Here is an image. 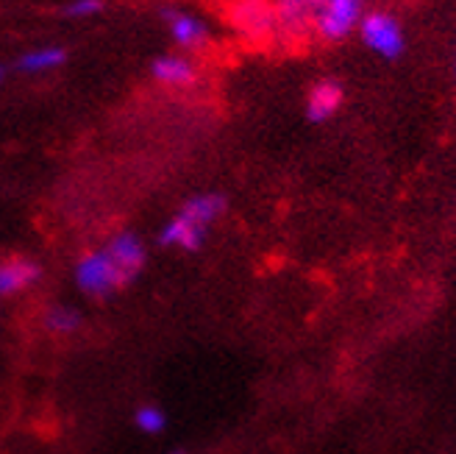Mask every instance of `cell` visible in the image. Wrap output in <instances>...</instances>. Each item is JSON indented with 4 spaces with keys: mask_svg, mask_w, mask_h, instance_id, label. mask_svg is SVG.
<instances>
[{
    "mask_svg": "<svg viewBox=\"0 0 456 454\" xmlns=\"http://www.w3.org/2000/svg\"><path fill=\"white\" fill-rule=\"evenodd\" d=\"M364 17V0H321L312 37L326 45L348 39Z\"/></svg>",
    "mask_w": 456,
    "mask_h": 454,
    "instance_id": "obj_4",
    "label": "cell"
},
{
    "mask_svg": "<svg viewBox=\"0 0 456 454\" xmlns=\"http://www.w3.org/2000/svg\"><path fill=\"white\" fill-rule=\"evenodd\" d=\"M0 81H4V70H0Z\"/></svg>",
    "mask_w": 456,
    "mask_h": 454,
    "instance_id": "obj_16",
    "label": "cell"
},
{
    "mask_svg": "<svg viewBox=\"0 0 456 454\" xmlns=\"http://www.w3.org/2000/svg\"><path fill=\"white\" fill-rule=\"evenodd\" d=\"M225 20L232 31L248 45H267L279 37L273 0H228Z\"/></svg>",
    "mask_w": 456,
    "mask_h": 454,
    "instance_id": "obj_2",
    "label": "cell"
},
{
    "mask_svg": "<svg viewBox=\"0 0 456 454\" xmlns=\"http://www.w3.org/2000/svg\"><path fill=\"white\" fill-rule=\"evenodd\" d=\"M453 70H456V59H453Z\"/></svg>",
    "mask_w": 456,
    "mask_h": 454,
    "instance_id": "obj_18",
    "label": "cell"
},
{
    "mask_svg": "<svg viewBox=\"0 0 456 454\" xmlns=\"http://www.w3.org/2000/svg\"><path fill=\"white\" fill-rule=\"evenodd\" d=\"M76 282L84 293L89 296H109L111 290H118L120 285H126L120 268L114 265V260L106 254V248L101 252L86 254L78 268H76Z\"/></svg>",
    "mask_w": 456,
    "mask_h": 454,
    "instance_id": "obj_6",
    "label": "cell"
},
{
    "mask_svg": "<svg viewBox=\"0 0 456 454\" xmlns=\"http://www.w3.org/2000/svg\"><path fill=\"white\" fill-rule=\"evenodd\" d=\"M151 73L159 84L173 87V89H184L190 84H195L198 78V67L187 54H165L159 56L151 67Z\"/></svg>",
    "mask_w": 456,
    "mask_h": 454,
    "instance_id": "obj_10",
    "label": "cell"
},
{
    "mask_svg": "<svg viewBox=\"0 0 456 454\" xmlns=\"http://www.w3.org/2000/svg\"><path fill=\"white\" fill-rule=\"evenodd\" d=\"M106 254L114 260V265L120 268V274H123L126 282L140 274L142 265H145V245L134 232H123L118 237H111L106 243Z\"/></svg>",
    "mask_w": 456,
    "mask_h": 454,
    "instance_id": "obj_9",
    "label": "cell"
},
{
    "mask_svg": "<svg viewBox=\"0 0 456 454\" xmlns=\"http://www.w3.org/2000/svg\"><path fill=\"white\" fill-rule=\"evenodd\" d=\"M342 101H346V89L337 78H321L317 84H312L309 95H306V118L312 123H326L331 120Z\"/></svg>",
    "mask_w": 456,
    "mask_h": 454,
    "instance_id": "obj_8",
    "label": "cell"
},
{
    "mask_svg": "<svg viewBox=\"0 0 456 454\" xmlns=\"http://www.w3.org/2000/svg\"><path fill=\"white\" fill-rule=\"evenodd\" d=\"M39 279V265L31 260H9L0 265V296H9Z\"/></svg>",
    "mask_w": 456,
    "mask_h": 454,
    "instance_id": "obj_11",
    "label": "cell"
},
{
    "mask_svg": "<svg viewBox=\"0 0 456 454\" xmlns=\"http://www.w3.org/2000/svg\"><path fill=\"white\" fill-rule=\"evenodd\" d=\"M225 210V198L217 193H203L190 198L184 207L178 210V215L165 226L159 243L162 245H178L184 252H198L207 240L209 226L223 215Z\"/></svg>",
    "mask_w": 456,
    "mask_h": 454,
    "instance_id": "obj_1",
    "label": "cell"
},
{
    "mask_svg": "<svg viewBox=\"0 0 456 454\" xmlns=\"http://www.w3.org/2000/svg\"><path fill=\"white\" fill-rule=\"evenodd\" d=\"M167 20V31L173 37V42L178 45L181 51H203L209 48L212 42V29L209 22L192 14V12H184V9H170L165 14Z\"/></svg>",
    "mask_w": 456,
    "mask_h": 454,
    "instance_id": "obj_7",
    "label": "cell"
},
{
    "mask_svg": "<svg viewBox=\"0 0 456 454\" xmlns=\"http://www.w3.org/2000/svg\"><path fill=\"white\" fill-rule=\"evenodd\" d=\"M362 45L368 48L370 54L381 56V59H398L403 51H406V37H403V29L395 14L390 12H364L359 29H356Z\"/></svg>",
    "mask_w": 456,
    "mask_h": 454,
    "instance_id": "obj_3",
    "label": "cell"
},
{
    "mask_svg": "<svg viewBox=\"0 0 456 454\" xmlns=\"http://www.w3.org/2000/svg\"><path fill=\"white\" fill-rule=\"evenodd\" d=\"M321 9V0H273V12H276V42H304L312 37L314 17Z\"/></svg>",
    "mask_w": 456,
    "mask_h": 454,
    "instance_id": "obj_5",
    "label": "cell"
},
{
    "mask_svg": "<svg viewBox=\"0 0 456 454\" xmlns=\"http://www.w3.org/2000/svg\"><path fill=\"white\" fill-rule=\"evenodd\" d=\"M170 454H184V451H170Z\"/></svg>",
    "mask_w": 456,
    "mask_h": 454,
    "instance_id": "obj_17",
    "label": "cell"
},
{
    "mask_svg": "<svg viewBox=\"0 0 456 454\" xmlns=\"http://www.w3.org/2000/svg\"><path fill=\"white\" fill-rule=\"evenodd\" d=\"M45 324H48L51 332H73L81 324V315L76 310H70V307H53L48 312V321H45Z\"/></svg>",
    "mask_w": 456,
    "mask_h": 454,
    "instance_id": "obj_14",
    "label": "cell"
},
{
    "mask_svg": "<svg viewBox=\"0 0 456 454\" xmlns=\"http://www.w3.org/2000/svg\"><path fill=\"white\" fill-rule=\"evenodd\" d=\"M103 9V0H70L64 6V14L73 17V20H86V17H95Z\"/></svg>",
    "mask_w": 456,
    "mask_h": 454,
    "instance_id": "obj_15",
    "label": "cell"
},
{
    "mask_svg": "<svg viewBox=\"0 0 456 454\" xmlns=\"http://www.w3.org/2000/svg\"><path fill=\"white\" fill-rule=\"evenodd\" d=\"M134 421H136V426H140L142 433H148V435L162 433V429L167 426V418H165V413L159 410V407H153V404H145V407H140V410H136V416H134Z\"/></svg>",
    "mask_w": 456,
    "mask_h": 454,
    "instance_id": "obj_13",
    "label": "cell"
},
{
    "mask_svg": "<svg viewBox=\"0 0 456 454\" xmlns=\"http://www.w3.org/2000/svg\"><path fill=\"white\" fill-rule=\"evenodd\" d=\"M67 54L59 45H42V48H31L28 54L20 56V70L22 73H51L56 67H61Z\"/></svg>",
    "mask_w": 456,
    "mask_h": 454,
    "instance_id": "obj_12",
    "label": "cell"
}]
</instances>
